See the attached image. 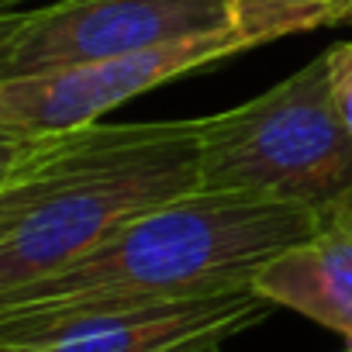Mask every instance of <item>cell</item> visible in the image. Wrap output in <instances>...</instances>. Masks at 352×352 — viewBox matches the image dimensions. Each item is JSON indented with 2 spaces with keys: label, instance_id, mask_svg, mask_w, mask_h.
<instances>
[{
  "label": "cell",
  "instance_id": "6da1fadb",
  "mask_svg": "<svg viewBox=\"0 0 352 352\" xmlns=\"http://www.w3.org/2000/svg\"><path fill=\"white\" fill-rule=\"evenodd\" d=\"M201 190V118L0 138V294L52 276L128 221Z\"/></svg>",
  "mask_w": 352,
  "mask_h": 352
},
{
  "label": "cell",
  "instance_id": "7a4b0ae2",
  "mask_svg": "<svg viewBox=\"0 0 352 352\" xmlns=\"http://www.w3.org/2000/svg\"><path fill=\"white\" fill-rule=\"evenodd\" d=\"M318 225L321 211L304 204L201 187L128 221L66 270L0 294V324L245 290Z\"/></svg>",
  "mask_w": 352,
  "mask_h": 352
},
{
  "label": "cell",
  "instance_id": "3957f363",
  "mask_svg": "<svg viewBox=\"0 0 352 352\" xmlns=\"http://www.w3.org/2000/svg\"><path fill=\"white\" fill-rule=\"evenodd\" d=\"M201 187L331 211L352 201V135L328 52L259 97L201 118Z\"/></svg>",
  "mask_w": 352,
  "mask_h": 352
},
{
  "label": "cell",
  "instance_id": "277c9868",
  "mask_svg": "<svg viewBox=\"0 0 352 352\" xmlns=\"http://www.w3.org/2000/svg\"><path fill=\"white\" fill-rule=\"evenodd\" d=\"M232 0H52L0 18V83L232 28Z\"/></svg>",
  "mask_w": 352,
  "mask_h": 352
},
{
  "label": "cell",
  "instance_id": "5b68a950",
  "mask_svg": "<svg viewBox=\"0 0 352 352\" xmlns=\"http://www.w3.org/2000/svg\"><path fill=\"white\" fill-rule=\"evenodd\" d=\"M245 49H256V38L232 25L148 52L83 63L42 76L4 80L0 83V138H25V135L94 124L111 107L152 87H162L176 76L204 69Z\"/></svg>",
  "mask_w": 352,
  "mask_h": 352
},
{
  "label": "cell",
  "instance_id": "8992f818",
  "mask_svg": "<svg viewBox=\"0 0 352 352\" xmlns=\"http://www.w3.org/2000/svg\"><path fill=\"white\" fill-rule=\"evenodd\" d=\"M273 307L256 287H245L42 324H0V352H214L266 321Z\"/></svg>",
  "mask_w": 352,
  "mask_h": 352
},
{
  "label": "cell",
  "instance_id": "52a82bcc",
  "mask_svg": "<svg viewBox=\"0 0 352 352\" xmlns=\"http://www.w3.org/2000/svg\"><path fill=\"white\" fill-rule=\"evenodd\" d=\"M252 287L352 342V201L324 211L314 235L263 266Z\"/></svg>",
  "mask_w": 352,
  "mask_h": 352
},
{
  "label": "cell",
  "instance_id": "ba28073f",
  "mask_svg": "<svg viewBox=\"0 0 352 352\" xmlns=\"http://www.w3.org/2000/svg\"><path fill=\"white\" fill-rule=\"evenodd\" d=\"M349 11L352 0H232L235 28L252 35L256 45L328 25H345Z\"/></svg>",
  "mask_w": 352,
  "mask_h": 352
},
{
  "label": "cell",
  "instance_id": "9c48e42d",
  "mask_svg": "<svg viewBox=\"0 0 352 352\" xmlns=\"http://www.w3.org/2000/svg\"><path fill=\"white\" fill-rule=\"evenodd\" d=\"M324 52H328V69H331V94H335L342 124L352 135V42H338Z\"/></svg>",
  "mask_w": 352,
  "mask_h": 352
},
{
  "label": "cell",
  "instance_id": "30bf717a",
  "mask_svg": "<svg viewBox=\"0 0 352 352\" xmlns=\"http://www.w3.org/2000/svg\"><path fill=\"white\" fill-rule=\"evenodd\" d=\"M0 4H4V11H8V8H14V4H25V0H0Z\"/></svg>",
  "mask_w": 352,
  "mask_h": 352
},
{
  "label": "cell",
  "instance_id": "8fae6325",
  "mask_svg": "<svg viewBox=\"0 0 352 352\" xmlns=\"http://www.w3.org/2000/svg\"><path fill=\"white\" fill-rule=\"evenodd\" d=\"M345 25H352V11H349V14H345Z\"/></svg>",
  "mask_w": 352,
  "mask_h": 352
},
{
  "label": "cell",
  "instance_id": "7c38bea8",
  "mask_svg": "<svg viewBox=\"0 0 352 352\" xmlns=\"http://www.w3.org/2000/svg\"><path fill=\"white\" fill-rule=\"evenodd\" d=\"M214 352H221V349H214Z\"/></svg>",
  "mask_w": 352,
  "mask_h": 352
},
{
  "label": "cell",
  "instance_id": "4fadbf2b",
  "mask_svg": "<svg viewBox=\"0 0 352 352\" xmlns=\"http://www.w3.org/2000/svg\"><path fill=\"white\" fill-rule=\"evenodd\" d=\"M349 352H352V349H349Z\"/></svg>",
  "mask_w": 352,
  "mask_h": 352
}]
</instances>
